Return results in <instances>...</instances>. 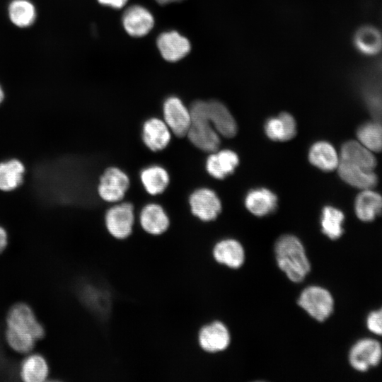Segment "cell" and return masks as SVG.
<instances>
[{
    "label": "cell",
    "instance_id": "6da1fadb",
    "mask_svg": "<svg viewBox=\"0 0 382 382\" xmlns=\"http://www.w3.org/2000/svg\"><path fill=\"white\" fill-rule=\"evenodd\" d=\"M274 253L278 267L294 282L303 281L311 270L303 245L294 236H281L274 245Z\"/></svg>",
    "mask_w": 382,
    "mask_h": 382
},
{
    "label": "cell",
    "instance_id": "7a4b0ae2",
    "mask_svg": "<svg viewBox=\"0 0 382 382\" xmlns=\"http://www.w3.org/2000/svg\"><path fill=\"white\" fill-rule=\"evenodd\" d=\"M137 216L134 204L127 200L111 204L104 214L107 233L116 241H125L133 233Z\"/></svg>",
    "mask_w": 382,
    "mask_h": 382
},
{
    "label": "cell",
    "instance_id": "3957f363",
    "mask_svg": "<svg viewBox=\"0 0 382 382\" xmlns=\"http://www.w3.org/2000/svg\"><path fill=\"white\" fill-rule=\"evenodd\" d=\"M130 187L129 175L116 166L106 167L98 178L97 193L109 204L122 201Z\"/></svg>",
    "mask_w": 382,
    "mask_h": 382
},
{
    "label": "cell",
    "instance_id": "277c9868",
    "mask_svg": "<svg viewBox=\"0 0 382 382\" xmlns=\"http://www.w3.org/2000/svg\"><path fill=\"white\" fill-rule=\"evenodd\" d=\"M188 107L190 110L199 112L209 120L219 134L232 137L236 134V121L227 108L221 102L214 100H196Z\"/></svg>",
    "mask_w": 382,
    "mask_h": 382
},
{
    "label": "cell",
    "instance_id": "5b68a950",
    "mask_svg": "<svg viewBox=\"0 0 382 382\" xmlns=\"http://www.w3.org/2000/svg\"><path fill=\"white\" fill-rule=\"evenodd\" d=\"M190 114L191 125L186 138L198 150L206 153L217 151L220 137L212 122L197 112L190 111Z\"/></svg>",
    "mask_w": 382,
    "mask_h": 382
},
{
    "label": "cell",
    "instance_id": "8992f818",
    "mask_svg": "<svg viewBox=\"0 0 382 382\" xmlns=\"http://www.w3.org/2000/svg\"><path fill=\"white\" fill-rule=\"evenodd\" d=\"M298 304L315 320L323 322L333 312L334 300L328 290L319 286H309L301 293Z\"/></svg>",
    "mask_w": 382,
    "mask_h": 382
},
{
    "label": "cell",
    "instance_id": "52a82bcc",
    "mask_svg": "<svg viewBox=\"0 0 382 382\" xmlns=\"http://www.w3.org/2000/svg\"><path fill=\"white\" fill-rule=\"evenodd\" d=\"M162 118L175 137H185L191 125L189 107L178 96H170L162 104Z\"/></svg>",
    "mask_w": 382,
    "mask_h": 382
},
{
    "label": "cell",
    "instance_id": "ba28073f",
    "mask_svg": "<svg viewBox=\"0 0 382 382\" xmlns=\"http://www.w3.org/2000/svg\"><path fill=\"white\" fill-rule=\"evenodd\" d=\"M187 202L191 214L203 222L214 220L221 210L219 197L209 188L200 187L192 190Z\"/></svg>",
    "mask_w": 382,
    "mask_h": 382
},
{
    "label": "cell",
    "instance_id": "9c48e42d",
    "mask_svg": "<svg viewBox=\"0 0 382 382\" xmlns=\"http://www.w3.org/2000/svg\"><path fill=\"white\" fill-rule=\"evenodd\" d=\"M137 220L141 229L152 236L163 235L170 225L166 210L156 202H149L143 205L137 214Z\"/></svg>",
    "mask_w": 382,
    "mask_h": 382
},
{
    "label": "cell",
    "instance_id": "30bf717a",
    "mask_svg": "<svg viewBox=\"0 0 382 382\" xmlns=\"http://www.w3.org/2000/svg\"><path fill=\"white\" fill-rule=\"evenodd\" d=\"M382 359V347L376 340L364 338L357 341L349 353L350 365L358 371H366L377 366Z\"/></svg>",
    "mask_w": 382,
    "mask_h": 382
},
{
    "label": "cell",
    "instance_id": "8fae6325",
    "mask_svg": "<svg viewBox=\"0 0 382 382\" xmlns=\"http://www.w3.org/2000/svg\"><path fill=\"white\" fill-rule=\"evenodd\" d=\"M8 328L32 336L35 340L45 335L42 325L37 320L32 309L25 303H18L9 311L6 317Z\"/></svg>",
    "mask_w": 382,
    "mask_h": 382
},
{
    "label": "cell",
    "instance_id": "7c38bea8",
    "mask_svg": "<svg viewBox=\"0 0 382 382\" xmlns=\"http://www.w3.org/2000/svg\"><path fill=\"white\" fill-rule=\"evenodd\" d=\"M141 138L147 149L153 152H158L168 146L172 133L162 117L152 116L142 123Z\"/></svg>",
    "mask_w": 382,
    "mask_h": 382
},
{
    "label": "cell",
    "instance_id": "4fadbf2b",
    "mask_svg": "<svg viewBox=\"0 0 382 382\" xmlns=\"http://www.w3.org/2000/svg\"><path fill=\"white\" fill-rule=\"evenodd\" d=\"M197 340L202 349L208 353L225 350L231 342L227 327L220 321H214L202 326L198 332Z\"/></svg>",
    "mask_w": 382,
    "mask_h": 382
},
{
    "label": "cell",
    "instance_id": "5bb4252c",
    "mask_svg": "<svg viewBox=\"0 0 382 382\" xmlns=\"http://www.w3.org/2000/svg\"><path fill=\"white\" fill-rule=\"evenodd\" d=\"M156 43L163 58L170 62L183 59L191 47L189 40L175 30L161 33Z\"/></svg>",
    "mask_w": 382,
    "mask_h": 382
},
{
    "label": "cell",
    "instance_id": "9a60e30c",
    "mask_svg": "<svg viewBox=\"0 0 382 382\" xmlns=\"http://www.w3.org/2000/svg\"><path fill=\"white\" fill-rule=\"evenodd\" d=\"M122 24L126 32L133 37H143L154 27L152 14L144 7L134 5L124 13Z\"/></svg>",
    "mask_w": 382,
    "mask_h": 382
},
{
    "label": "cell",
    "instance_id": "2e32d148",
    "mask_svg": "<svg viewBox=\"0 0 382 382\" xmlns=\"http://www.w3.org/2000/svg\"><path fill=\"white\" fill-rule=\"evenodd\" d=\"M139 179L143 188L151 196L162 194L170 182L168 170L160 164H151L142 168Z\"/></svg>",
    "mask_w": 382,
    "mask_h": 382
},
{
    "label": "cell",
    "instance_id": "e0dca14e",
    "mask_svg": "<svg viewBox=\"0 0 382 382\" xmlns=\"http://www.w3.org/2000/svg\"><path fill=\"white\" fill-rule=\"evenodd\" d=\"M238 155L229 149L209 153L205 161L209 175L216 179H223L232 173L238 165Z\"/></svg>",
    "mask_w": 382,
    "mask_h": 382
},
{
    "label": "cell",
    "instance_id": "ac0fdd59",
    "mask_svg": "<svg viewBox=\"0 0 382 382\" xmlns=\"http://www.w3.org/2000/svg\"><path fill=\"white\" fill-rule=\"evenodd\" d=\"M26 168L21 160L11 158L0 161V191L13 192L24 183Z\"/></svg>",
    "mask_w": 382,
    "mask_h": 382
},
{
    "label": "cell",
    "instance_id": "d6986e66",
    "mask_svg": "<svg viewBox=\"0 0 382 382\" xmlns=\"http://www.w3.org/2000/svg\"><path fill=\"white\" fill-rule=\"evenodd\" d=\"M212 255L217 262L233 269L241 267L245 260L242 245L234 239H224L216 243Z\"/></svg>",
    "mask_w": 382,
    "mask_h": 382
},
{
    "label": "cell",
    "instance_id": "ffe728a7",
    "mask_svg": "<svg viewBox=\"0 0 382 382\" xmlns=\"http://www.w3.org/2000/svg\"><path fill=\"white\" fill-rule=\"evenodd\" d=\"M340 178L349 185L360 189H370L377 183L373 170H368L343 161L337 166Z\"/></svg>",
    "mask_w": 382,
    "mask_h": 382
},
{
    "label": "cell",
    "instance_id": "44dd1931",
    "mask_svg": "<svg viewBox=\"0 0 382 382\" xmlns=\"http://www.w3.org/2000/svg\"><path fill=\"white\" fill-rule=\"evenodd\" d=\"M339 161L368 170H373L376 164L372 151L356 141H349L343 144Z\"/></svg>",
    "mask_w": 382,
    "mask_h": 382
},
{
    "label": "cell",
    "instance_id": "7402d4cb",
    "mask_svg": "<svg viewBox=\"0 0 382 382\" xmlns=\"http://www.w3.org/2000/svg\"><path fill=\"white\" fill-rule=\"evenodd\" d=\"M357 217L363 221H371L382 213V196L365 189L357 197L354 204Z\"/></svg>",
    "mask_w": 382,
    "mask_h": 382
},
{
    "label": "cell",
    "instance_id": "603a6c76",
    "mask_svg": "<svg viewBox=\"0 0 382 382\" xmlns=\"http://www.w3.org/2000/svg\"><path fill=\"white\" fill-rule=\"evenodd\" d=\"M277 198L265 188L250 191L245 199L246 208L253 214L262 216L272 212L277 207Z\"/></svg>",
    "mask_w": 382,
    "mask_h": 382
},
{
    "label": "cell",
    "instance_id": "cb8c5ba5",
    "mask_svg": "<svg viewBox=\"0 0 382 382\" xmlns=\"http://www.w3.org/2000/svg\"><path fill=\"white\" fill-rule=\"evenodd\" d=\"M265 129L267 137L275 141L289 140L296 133V122L287 112H282L276 117L269 119Z\"/></svg>",
    "mask_w": 382,
    "mask_h": 382
},
{
    "label": "cell",
    "instance_id": "d4e9b609",
    "mask_svg": "<svg viewBox=\"0 0 382 382\" xmlns=\"http://www.w3.org/2000/svg\"><path fill=\"white\" fill-rule=\"evenodd\" d=\"M310 162L325 171L337 168L339 156L335 148L327 141H318L311 148L308 154Z\"/></svg>",
    "mask_w": 382,
    "mask_h": 382
},
{
    "label": "cell",
    "instance_id": "484cf974",
    "mask_svg": "<svg viewBox=\"0 0 382 382\" xmlns=\"http://www.w3.org/2000/svg\"><path fill=\"white\" fill-rule=\"evenodd\" d=\"M354 42L361 53L374 55L382 49V35L374 27L364 26L356 33Z\"/></svg>",
    "mask_w": 382,
    "mask_h": 382
},
{
    "label": "cell",
    "instance_id": "4316f807",
    "mask_svg": "<svg viewBox=\"0 0 382 382\" xmlns=\"http://www.w3.org/2000/svg\"><path fill=\"white\" fill-rule=\"evenodd\" d=\"M46 360L40 354H31L23 362L21 377L25 382H42L48 376Z\"/></svg>",
    "mask_w": 382,
    "mask_h": 382
},
{
    "label": "cell",
    "instance_id": "83f0119b",
    "mask_svg": "<svg viewBox=\"0 0 382 382\" xmlns=\"http://www.w3.org/2000/svg\"><path fill=\"white\" fill-rule=\"evenodd\" d=\"M8 16L16 26L26 28L35 20V8L28 0H13L8 6Z\"/></svg>",
    "mask_w": 382,
    "mask_h": 382
},
{
    "label": "cell",
    "instance_id": "f1b7e54d",
    "mask_svg": "<svg viewBox=\"0 0 382 382\" xmlns=\"http://www.w3.org/2000/svg\"><path fill=\"white\" fill-rule=\"evenodd\" d=\"M345 216L340 209L325 207L322 212L321 227L323 233L332 240L339 238L342 233Z\"/></svg>",
    "mask_w": 382,
    "mask_h": 382
},
{
    "label": "cell",
    "instance_id": "f546056e",
    "mask_svg": "<svg viewBox=\"0 0 382 382\" xmlns=\"http://www.w3.org/2000/svg\"><path fill=\"white\" fill-rule=\"evenodd\" d=\"M359 141L371 151L382 149V125L369 122L363 124L357 132Z\"/></svg>",
    "mask_w": 382,
    "mask_h": 382
},
{
    "label": "cell",
    "instance_id": "4dcf8cb0",
    "mask_svg": "<svg viewBox=\"0 0 382 382\" xmlns=\"http://www.w3.org/2000/svg\"><path fill=\"white\" fill-rule=\"evenodd\" d=\"M6 339L10 347L21 354L30 352L35 346V340L32 336L8 327Z\"/></svg>",
    "mask_w": 382,
    "mask_h": 382
},
{
    "label": "cell",
    "instance_id": "1f68e13d",
    "mask_svg": "<svg viewBox=\"0 0 382 382\" xmlns=\"http://www.w3.org/2000/svg\"><path fill=\"white\" fill-rule=\"evenodd\" d=\"M366 326L371 332L382 336V308L368 315Z\"/></svg>",
    "mask_w": 382,
    "mask_h": 382
},
{
    "label": "cell",
    "instance_id": "d6a6232c",
    "mask_svg": "<svg viewBox=\"0 0 382 382\" xmlns=\"http://www.w3.org/2000/svg\"><path fill=\"white\" fill-rule=\"evenodd\" d=\"M103 5L108 6L115 8H122L128 0H98Z\"/></svg>",
    "mask_w": 382,
    "mask_h": 382
},
{
    "label": "cell",
    "instance_id": "836d02e7",
    "mask_svg": "<svg viewBox=\"0 0 382 382\" xmlns=\"http://www.w3.org/2000/svg\"><path fill=\"white\" fill-rule=\"evenodd\" d=\"M7 241V233L6 230L0 226V253L6 247Z\"/></svg>",
    "mask_w": 382,
    "mask_h": 382
},
{
    "label": "cell",
    "instance_id": "e575fe53",
    "mask_svg": "<svg viewBox=\"0 0 382 382\" xmlns=\"http://www.w3.org/2000/svg\"><path fill=\"white\" fill-rule=\"evenodd\" d=\"M155 1L159 4L165 5V4H167L172 3V2L180 1H182V0H155Z\"/></svg>",
    "mask_w": 382,
    "mask_h": 382
},
{
    "label": "cell",
    "instance_id": "d590c367",
    "mask_svg": "<svg viewBox=\"0 0 382 382\" xmlns=\"http://www.w3.org/2000/svg\"><path fill=\"white\" fill-rule=\"evenodd\" d=\"M4 97H5L4 91L3 88H2V87L0 85V105L4 101Z\"/></svg>",
    "mask_w": 382,
    "mask_h": 382
}]
</instances>
